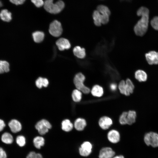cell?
I'll return each instance as SVG.
<instances>
[{
	"mask_svg": "<svg viewBox=\"0 0 158 158\" xmlns=\"http://www.w3.org/2000/svg\"><path fill=\"white\" fill-rule=\"evenodd\" d=\"M114 41L109 42L104 40L101 41L96 46L92 52V55L97 58H103L106 56L114 47Z\"/></svg>",
	"mask_w": 158,
	"mask_h": 158,
	"instance_id": "obj_2",
	"label": "cell"
},
{
	"mask_svg": "<svg viewBox=\"0 0 158 158\" xmlns=\"http://www.w3.org/2000/svg\"><path fill=\"white\" fill-rule=\"evenodd\" d=\"M125 85V81L122 80L119 83L118 87L120 92L121 94L126 96V92Z\"/></svg>",
	"mask_w": 158,
	"mask_h": 158,
	"instance_id": "obj_31",
	"label": "cell"
},
{
	"mask_svg": "<svg viewBox=\"0 0 158 158\" xmlns=\"http://www.w3.org/2000/svg\"><path fill=\"white\" fill-rule=\"evenodd\" d=\"M0 18L3 21L9 22L12 19V14L6 9L1 10L0 12Z\"/></svg>",
	"mask_w": 158,
	"mask_h": 158,
	"instance_id": "obj_20",
	"label": "cell"
},
{
	"mask_svg": "<svg viewBox=\"0 0 158 158\" xmlns=\"http://www.w3.org/2000/svg\"><path fill=\"white\" fill-rule=\"evenodd\" d=\"M117 88V85L115 83H113L110 84V88L111 90L115 91L116 90Z\"/></svg>",
	"mask_w": 158,
	"mask_h": 158,
	"instance_id": "obj_40",
	"label": "cell"
},
{
	"mask_svg": "<svg viewBox=\"0 0 158 158\" xmlns=\"http://www.w3.org/2000/svg\"><path fill=\"white\" fill-rule=\"evenodd\" d=\"M109 141L112 143H116L118 142L120 139V134L118 131L114 129L110 130L107 134Z\"/></svg>",
	"mask_w": 158,
	"mask_h": 158,
	"instance_id": "obj_12",
	"label": "cell"
},
{
	"mask_svg": "<svg viewBox=\"0 0 158 158\" xmlns=\"http://www.w3.org/2000/svg\"><path fill=\"white\" fill-rule=\"evenodd\" d=\"M73 127V124L68 119L63 120L61 123V128L66 132H69L72 130Z\"/></svg>",
	"mask_w": 158,
	"mask_h": 158,
	"instance_id": "obj_22",
	"label": "cell"
},
{
	"mask_svg": "<svg viewBox=\"0 0 158 158\" xmlns=\"http://www.w3.org/2000/svg\"><path fill=\"white\" fill-rule=\"evenodd\" d=\"M113 121L108 116H104L101 117L98 121L99 127L104 130L108 129L112 125Z\"/></svg>",
	"mask_w": 158,
	"mask_h": 158,
	"instance_id": "obj_9",
	"label": "cell"
},
{
	"mask_svg": "<svg viewBox=\"0 0 158 158\" xmlns=\"http://www.w3.org/2000/svg\"><path fill=\"white\" fill-rule=\"evenodd\" d=\"M2 6V3L1 1H0V7Z\"/></svg>",
	"mask_w": 158,
	"mask_h": 158,
	"instance_id": "obj_45",
	"label": "cell"
},
{
	"mask_svg": "<svg viewBox=\"0 0 158 158\" xmlns=\"http://www.w3.org/2000/svg\"><path fill=\"white\" fill-rule=\"evenodd\" d=\"M152 27L155 30H158V16L154 17L150 22Z\"/></svg>",
	"mask_w": 158,
	"mask_h": 158,
	"instance_id": "obj_34",
	"label": "cell"
},
{
	"mask_svg": "<svg viewBox=\"0 0 158 158\" xmlns=\"http://www.w3.org/2000/svg\"><path fill=\"white\" fill-rule=\"evenodd\" d=\"M145 57L150 65L158 64V52L150 51L145 54Z\"/></svg>",
	"mask_w": 158,
	"mask_h": 158,
	"instance_id": "obj_10",
	"label": "cell"
},
{
	"mask_svg": "<svg viewBox=\"0 0 158 158\" xmlns=\"http://www.w3.org/2000/svg\"><path fill=\"white\" fill-rule=\"evenodd\" d=\"M128 112L124 111L120 115L119 119V122L122 125L127 124L126 117Z\"/></svg>",
	"mask_w": 158,
	"mask_h": 158,
	"instance_id": "obj_32",
	"label": "cell"
},
{
	"mask_svg": "<svg viewBox=\"0 0 158 158\" xmlns=\"http://www.w3.org/2000/svg\"><path fill=\"white\" fill-rule=\"evenodd\" d=\"M135 78L139 82H145L147 78V75L146 73L144 71L138 70L135 73Z\"/></svg>",
	"mask_w": 158,
	"mask_h": 158,
	"instance_id": "obj_18",
	"label": "cell"
},
{
	"mask_svg": "<svg viewBox=\"0 0 158 158\" xmlns=\"http://www.w3.org/2000/svg\"><path fill=\"white\" fill-rule=\"evenodd\" d=\"M97 10L102 15L110 16L111 14V12L109 8L107 6L103 5H98L97 7Z\"/></svg>",
	"mask_w": 158,
	"mask_h": 158,
	"instance_id": "obj_30",
	"label": "cell"
},
{
	"mask_svg": "<svg viewBox=\"0 0 158 158\" xmlns=\"http://www.w3.org/2000/svg\"><path fill=\"white\" fill-rule=\"evenodd\" d=\"M125 82L126 96H128L133 92L135 86L132 81L129 78L127 79Z\"/></svg>",
	"mask_w": 158,
	"mask_h": 158,
	"instance_id": "obj_21",
	"label": "cell"
},
{
	"mask_svg": "<svg viewBox=\"0 0 158 158\" xmlns=\"http://www.w3.org/2000/svg\"><path fill=\"white\" fill-rule=\"evenodd\" d=\"M92 17L95 25L97 26L101 25V14L97 10H95L92 13Z\"/></svg>",
	"mask_w": 158,
	"mask_h": 158,
	"instance_id": "obj_25",
	"label": "cell"
},
{
	"mask_svg": "<svg viewBox=\"0 0 158 158\" xmlns=\"http://www.w3.org/2000/svg\"><path fill=\"white\" fill-rule=\"evenodd\" d=\"M49 30L50 34L53 36L56 37L59 36L62 32L61 23L56 20L53 21L49 25Z\"/></svg>",
	"mask_w": 158,
	"mask_h": 158,
	"instance_id": "obj_6",
	"label": "cell"
},
{
	"mask_svg": "<svg viewBox=\"0 0 158 158\" xmlns=\"http://www.w3.org/2000/svg\"><path fill=\"white\" fill-rule=\"evenodd\" d=\"M8 126L11 131L13 133H16L22 129V125L20 122L15 119L11 120L8 123Z\"/></svg>",
	"mask_w": 158,
	"mask_h": 158,
	"instance_id": "obj_14",
	"label": "cell"
},
{
	"mask_svg": "<svg viewBox=\"0 0 158 158\" xmlns=\"http://www.w3.org/2000/svg\"><path fill=\"white\" fill-rule=\"evenodd\" d=\"M36 154L34 152H31L28 154L26 158H37Z\"/></svg>",
	"mask_w": 158,
	"mask_h": 158,
	"instance_id": "obj_39",
	"label": "cell"
},
{
	"mask_svg": "<svg viewBox=\"0 0 158 158\" xmlns=\"http://www.w3.org/2000/svg\"><path fill=\"white\" fill-rule=\"evenodd\" d=\"M73 52L74 55L79 59H83L86 56L85 49L79 46L75 47L73 49Z\"/></svg>",
	"mask_w": 158,
	"mask_h": 158,
	"instance_id": "obj_16",
	"label": "cell"
},
{
	"mask_svg": "<svg viewBox=\"0 0 158 158\" xmlns=\"http://www.w3.org/2000/svg\"><path fill=\"white\" fill-rule=\"evenodd\" d=\"M10 70L9 64L5 61L0 60V74L8 72Z\"/></svg>",
	"mask_w": 158,
	"mask_h": 158,
	"instance_id": "obj_29",
	"label": "cell"
},
{
	"mask_svg": "<svg viewBox=\"0 0 158 158\" xmlns=\"http://www.w3.org/2000/svg\"><path fill=\"white\" fill-rule=\"evenodd\" d=\"M32 36L34 41L36 43H40L44 40V35L43 32L37 31L32 34Z\"/></svg>",
	"mask_w": 158,
	"mask_h": 158,
	"instance_id": "obj_24",
	"label": "cell"
},
{
	"mask_svg": "<svg viewBox=\"0 0 158 158\" xmlns=\"http://www.w3.org/2000/svg\"><path fill=\"white\" fill-rule=\"evenodd\" d=\"M82 92L77 89L73 90L72 93L73 100L75 102H78L80 101L82 98Z\"/></svg>",
	"mask_w": 158,
	"mask_h": 158,
	"instance_id": "obj_27",
	"label": "cell"
},
{
	"mask_svg": "<svg viewBox=\"0 0 158 158\" xmlns=\"http://www.w3.org/2000/svg\"><path fill=\"white\" fill-rule=\"evenodd\" d=\"M12 3L16 5L23 4L25 0H9Z\"/></svg>",
	"mask_w": 158,
	"mask_h": 158,
	"instance_id": "obj_37",
	"label": "cell"
},
{
	"mask_svg": "<svg viewBox=\"0 0 158 158\" xmlns=\"http://www.w3.org/2000/svg\"><path fill=\"white\" fill-rule=\"evenodd\" d=\"M132 1V0H121V1H129V2H130V1Z\"/></svg>",
	"mask_w": 158,
	"mask_h": 158,
	"instance_id": "obj_44",
	"label": "cell"
},
{
	"mask_svg": "<svg viewBox=\"0 0 158 158\" xmlns=\"http://www.w3.org/2000/svg\"><path fill=\"white\" fill-rule=\"evenodd\" d=\"M16 142L20 147L24 146L26 143V139L25 137L23 135H19L16 138Z\"/></svg>",
	"mask_w": 158,
	"mask_h": 158,
	"instance_id": "obj_33",
	"label": "cell"
},
{
	"mask_svg": "<svg viewBox=\"0 0 158 158\" xmlns=\"http://www.w3.org/2000/svg\"><path fill=\"white\" fill-rule=\"evenodd\" d=\"M109 16L107 15H104L101 14V21L102 24H106L109 20Z\"/></svg>",
	"mask_w": 158,
	"mask_h": 158,
	"instance_id": "obj_36",
	"label": "cell"
},
{
	"mask_svg": "<svg viewBox=\"0 0 158 158\" xmlns=\"http://www.w3.org/2000/svg\"><path fill=\"white\" fill-rule=\"evenodd\" d=\"M113 158H124V157L123 155H120L114 156Z\"/></svg>",
	"mask_w": 158,
	"mask_h": 158,
	"instance_id": "obj_43",
	"label": "cell"
},
{
	"mask_svg": "<svg viewBox=\"0 0 158 158\" xmlns=\"http://www.w3.org/2000/svg\"><path fill=\"white\" fill-rule=\"evenodd\" d=\"M92 145L89 142H83L79 149L80 154L83 157H87L92 152Z\"/></svg>",
	"mask_w": 158,
	"mask_h": 158,
	"instance_id": "obj_8",
	"label": "cell"
},
{
	"mask_svg": "<svg viewBox=\"0 0 158 158\" xmlns=\"http://www.w3.org/2000/svg\"><path fill=\"white\" fill-rule=\"evenodd\" d=\"M115 154L114 151L111 148L104 147L100 150L99 157V158H113Z\"/></svg>",
	"mask_w": 158,
	"mask_h": 158,
	"instance_id": "obj_11",
	"label": "cell"
},
{
	"mask_svg": "<svg viewBox=\"0 0 158 158\" xmlns=\"http://www.w3.org/2000/svg\"><path fill=\"white\" fill-rule=\"evenodd\" d=\"M2 141L6 144H11L13 141V138L12 135L8 132L4 133L1 136Z\"/></svg>",
	"mask_w": 158,
	"mask_h": 158,
	"instance_id": "obj_28",
	"label": "cell"
},
{
	"mask_svg": "<svg viewBox=\"0 0 158 158\" xmlns=\"http://www.w3.org/2000/svg\"><path fill=\"white\" fill-rule=\"evenodd\" d=\"M44 7L48 12L52 14H56L59 13L64 8L65 4L61 0H59L55 3L53 0H45Z\"/></svg>",
	"mask_w": 158,
	"mask_h": 158,
	"instance_id": "obj_3",
	"label": "cell"
},
{
	"mask_svg": "<svg viewBox=\"0 0 158 158\" xmlns=\"http://www.w3.org/2000/svg\"><path fill=\"white\" fill-rule=\"evenodd\" d=\"M149 11L148 8L144 6L140 7L137 10V14L141 16V18L138 21L134 28L135 34L142 36L146 32L149 22Z\"/></svg>",
	"mask_w": 158,
	"mask_h": 158,
	"instance_id": "obj_1",
	"label": "cell"
},
{
	"mask_svg": "<svg viewBox=\"0 0 158 158\" xmlns=\"http://www.w3.org/2000/svg\"><path fill=\"white\" fill-rule=\"evenodd\" d=\"M87 125V122L85 119L79 118L76 119L74 123V127L76 130L79 131L83 130Z\"/></svg>",
	"mask_w": 158,
	"mask_h": 158,
	"instance_id": "obj_15",
	"label": "cell"
},
{
	"mask_svg": "<svg viewBox=\"0 0 158 158\" xmlns=\"http://www.w3.org/2000/svg\"><path fill=\"white\" fill-rule=\"evenodd\" d=\"M31 1L36 7L38 8L44 6V1L43 0H31Z\"/></svg>",
	"mask_w": 158,
	"mask_h": 158,
	"instance_id": "obj_35",
	"label": "cell"
},
{
	"mask_svg": "<svg viewBox=\"0 0 158 158\" xmlns=\"http://www.w3.org/2000/svg\"><path fill=\"white\" fill-rule=\"evenodd\" d=\"M137 114L134 110H130L128 112L126 117L127 124L131 125L136 121Z\"/></svg>",
	"mask_w": 158,
	"mask_h": 158,
	"instance_id": "obj_19",
	"label": "cell"
},
{
	"mask_svg": "<svg viewBox=\"0 0 158 158\" xmlns=\"http://www.w3.org/2000/svg\"><path fill=\"white\" fill-rule=\"evenodd\" d=\"M90 92L93 96L96 97H101L104 94V90L103 87L98 85H94Z\"/></svg>",
	"mask_w": 158,
	"mask_h": 158,
	"instance_id": "obj_17",
	"label": "cell"
},
{
	"mask_svg": "<svg viewBox=\"0 0 158 158\" xmlns=\"http://www.w3.org/2000/svg\"><path fill=\"white\" fill-rule=\"evenodd\" d=\"M49 83L48 80L47 78L41 77L38 78L35 81L36 85L39 88H41L43 86L47 87Z\"/></svg>",
	"mask_w": 158,
	"mask_h": 158,
	"instance_id": "obj_23",
	"label": "cell"
},
{
	"mask_svg": "<svg viewBox=\"0 0 158 158\" xmlns=\"http://www.w3.org/2000/svg\"><path fill=\"white\" fill-rule=\"evenodd\" d=\"M144 141L147 146L153 147H158V134L150 132L146 133L144 137Z\"/></svg>",
	"mask_w": 158,
	"mask_h": 158,
	"instance_id": "obj_5",
	"label": "cell"
},
{
	"mask_svg": "<svg viewBox=\"0 0 158 158\" xmlns=\"http://www.w3.org/2000/svg\"><path fill=\"white\" fill-rule=\"evenodd\" d=\"M36 158H43L42 156V155L39 153L36 154Z\"/></svg>",
	"mask_w": 158,
	"mask_h": 158,
	"instance_id": "obj_42",
	"label": "cell"
},
{
	"mask_svg": "<svg viewBox=\"0 0 158 158\" xmlns=\"http://www.w3.org/2000/svg\"><path fill=\"white\" fill-rule=\"evenodd\" d=\"M5 126L6 125L4 121L0 119V132L3 130Z\"/></svg>",
	"mask_w": 158,
	"mask_h": 158,
	"instance_id": "obj_41",
	"label": "cell"
},
{
	"mask_svg": "<svg viewBox=\"0 0 158 158\" xmlns=\"http://www.w3.org/2000/svg\"><path fill=\"white\" fill-rule=\"evenodd\" d=\"M44 139L41 136H38L35 137L33 140V143L35 147L40 149L44 144Z\"/></svg>",
	"mask_w": 158,
	"mask_h": 158,
	"instance_id": "obj_26",
	"label": "cell"
},
{
	"mask_svg": "<svg viewBox=\"0 0 158 158\" xmlns=\"http://www.w3.org/2000/svg\"><path fill=\"white\" fill-rule=\"evenodd\" d=\"M56 44L60 51L68 49L71 47V44L69 40L63 38L58 39L56 42Z\"/></svg>",
	"mask_w": 158,
	"mask_h": 158,
	"instance_id": "obj_13",
	"label": "cell"
},
{
	"mask_svg": "<svg viewBox=\"0 0 158 158\" xmlns=\"http://www.w3.org/2000/svg\"><path fill=\"white\" fill-rule=\"evenodd\" d=\"M35 128L40 134L44 135L47 133L49 129L51 128V125L48 121L42 119L37 123Z\"/></svg>",
	"mask_w": 158,
	"mask_h": 158,
	"instance_id": "obj_7",
	"label": "cell"
},
{
	"mask_svg": "<svg viewBox=\"0 0 158 158\" xmlns=\"http://www.w3.org/2000/svg\"><path fill=\"white\" fill-rule=\"evenodd\" d=\"M85 77L81 73L76 74L74 77L73 82L76 89L81 91L83 93L87 94L90 92V89L84 84Z\"/></svg>",
	"mask_w": 158,
	"mask_h": 158,
	"instance_id": "obj_4",
	"label": "cell"
},
{
	"mask_svg": "<svg viewBox=\"0 0 158 158\" xmlns=\"http://www.w3.org/2000/svg\"><path fill=\"white\" fill-rule=\"evenodd\" d=\"M7 155L5 152L0 147V158H6Z\"/></svg>",
	"mask_w": 158,
	"mask_h": 158,
	"instance_id": "obj_38",
	"label": "cell"
}]
</instances>
